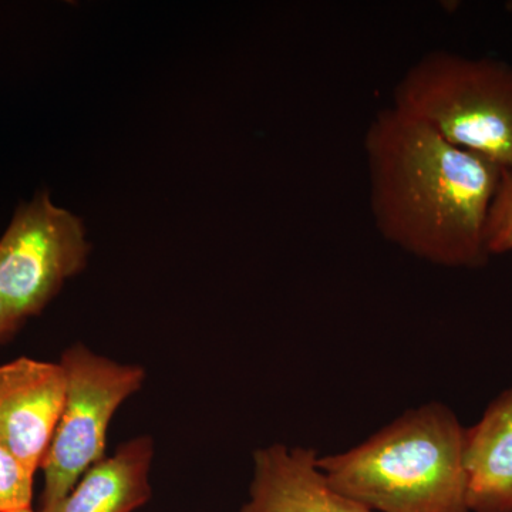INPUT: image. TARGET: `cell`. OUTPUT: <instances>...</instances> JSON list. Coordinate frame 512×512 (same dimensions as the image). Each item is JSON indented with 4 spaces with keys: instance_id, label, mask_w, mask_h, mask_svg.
<instances>
[{
    "instance_id": "6da1fadb",
    "label": "cell",
    "mask_w": 512,
    "mask_h": 512,
    "mask_svg": "<svg viewBox=\"0 0 512 512\" xmlns=\"http://www.w3.org/2000/svg\"><path fill=\"white\" fill-rule=\"evenodd\" d=\"M365 150L372 214L387 241L446 268L488 264L485 231L503 168L393 106L367 128Z\"/></svg>"
},
{
    "instance_id": "7a4b0ae2",
    "label": "cell",
    "mask_w": 512,
    "mask_h": 512,
    "mask_svg": "<svg viewBox=\"0 0 512 512\" xmlns=\"http://www.w3.org/2000/svg\"><path fill=\"white\" fill-rule=\"evenodd\" d=\"M467 427L439 402L406 410L365 441L319 456L330 484L373 512H470Z\"/></svg>"
},
{
    "instance_id": "3957f363",
    "label": "cell",
    "mask_w": 512,
    "mask_h": 512,
    "mask_svg": "<svg viewBox=\"0 0 512 512\" xmlns=\"http://www.w3.org/2000/svg\"><path fill=\"white\" fill-rule=\"evenodd\" d=\"M393 107L512 171V67L503 60L427 53L397 84Z\"/></svg>"
},
{
    "instance_id": "277c9868",
    "label": "cell",
    "mask_w": 512,
    "mask_h": 512,
    "mask_svg": "<svg viewBox=\"0 0 512 512\" xmlns=\"http://www.w3.org/2000/svg\"><path fill=\"white\" fill-rule=\"evenodd\" d=\"M66 399L42 470L40 508L59 503L104 458L107 430L117 409L143 386L146 370L96 355L86 346L64 350Z\"/></svg>"
},
{
    "instance_id": "5b68a950",
    "label": "cell",
    "mask_w": 512,
    "mask_h": 512,
    "mask_svg": "<svg viewBox=\"0 0 512 512\" xmlns=\"http://www.w3.org/2000/svg\"><path fill=\"white\" fill-rule=\"evenodd\" d=\"M89 251L82 220L46 191L20 205L0 239V293L15 319L42 311L82 271Z\"/></svg>"
},
{
    "instance_id": "8992f818",
    "label": "cell",
    "mask_w": 512,
    "mask_h": 512,
    "mask_svg": "<svg viewBox=\"0 0 512 512\" xmlns=\"http://www.w3.org/2000/svg\"><path fill=\"white\" fill-rule=\"evenodd\" d=\"M66 399L60 363L20 357L0 366V446L36 473L42 467Z\"/></svg>"
},
{
    "instance_id": "52a82bcc",
    "label": "cell",
    "mask_w": 512,
    "mask_h": 512,
    "mask_svg": "<svg viewBox=\"0 0 512 512\" xmlns=\"http://www.w3.org/2000/svg\"><path fill=\"white\" fill-rule=\"evenodd\" d=\"M239 512L373 511L330 484L318 451L276 443L255 451L249 498Z\"/></svg>"
},
{
    "instance_id": "ba28073f",
    "label": "cell",
    "mask_w": 512,
    "mask_h": 512,
    "mask_svg": "<svg viewBox=\"0 0 512 512\" xmlns=\"http://www.w3.org/2000/svg\"><path fill=\"white\" fill-rule=\"evenodd\" d=\"M153 454L150 437L127 441L90 467L63 500L35 512H134L151 497Z\"/></svg>"
},
{
    "instance_id": "9c48e42d",
    "label": "cell",
    "mask_w": 512,
    "mask_h": 512,
    "mask_svg": "<svg viewBox=\"0 0 512 512\" xmlns=\"http://www.w3.org/2000/svg\"><path fill=\"white\" fill-rule=\"evenodd\" d=\"M470 512H512V386L467 429Z\"/></svg>"
},
{
    "instance_id": "30bf717a",
    "label": "cell",
    "mask_w": 512,
    "mask_h": 512,
    "mask_svg": "<svg viewBox=\"0 0 512 512\" xmlns=\"http://www.w3.org/2000/svg\"><path fill=\"white\" fill-rule=\"evenodd\" d=\"M35 473L0 446V512L32 510Z\"/></svg>"
},
{
    "instance_id": "8fae6325",
    "label": "cell",
    "mask_w": 512,
    "mask_h": 512,
    "mask_svg": "<svg viewBox=\"0 0 512 512\" xmlns=\"http://www.w3.org/2000/svg\"><path fill=\"white\" fill-rule=\"evenodd\" d=\"M485 237L491 256L512 252V171L503 170L501 174Z\"/></svg>"
},
{
    "instance_id": "7c38bea8",
    "label": "cell",
    "mask_w": 512,
    "mask_h": 512,
    "mask_svg": "<svg viewBox=\"0 0 512 512\" xmlns=\"http://www.w3.org/2000/svg\"><path fill=\"white\" fill-rule=\"evenodd\" d=\"M19 326L20 323L12 315L5 299H3L2 293H0V342L8 339Z\"/></svg>"
},
{
    "instance_id": "4fadbf2b",
    "label": "cell",
    "mask_w": 512,
    "mask_h": 512,
    "mask_svg": "<svg viewBox=\"0 0 512 512\" xmlns=\"http://www.w3.org/2000/svg\"><path fill=\"white\" fill-rule=\"evenodd\" d=\"M22 512H35V511H33V510H28V511H22Z\"/></svg>"
}]
</instances>
